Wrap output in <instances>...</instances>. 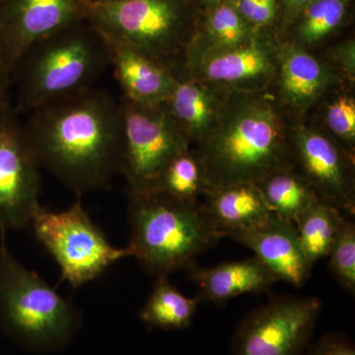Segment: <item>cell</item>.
Returning a JSON list of instances; mask_svg holds the SVG:
<instances>
[{
  "instance_id": "obj_14",
  "label": "cell",
  "mask_w": 355,
  "mask_h": 355,
  "mask_svg": "<svg viewBox=\"0 0 355 355\" xmlns=\"http://www.w3.org/2000/svg\"><path fill=\"white\" fill-rule=\"evenodd\" d=\"M233 239L251 249L279 282L300 287L309 279L313 266L306 258L293 222L272 214L260 225Z\"/></svg>"
},
{
  "instance_id": "obj_20",
  "label": "cell",
  "mask_w": 355,
  "mask_h": 355,
  "mask_svg": "<svg viewBox=\"0 0 355 355\" xmlns=\"http://www.w3.org/2000/svg\"><path fill=\"white\" fill-rule=\"evenodd\" d=\"M200 300L184 295L168 277H156L153 291L139 312L142 323L159 330L188 328L197 313Z\"/></svg>"
},
{
  "instance_id": "obj_13",
  "label": "cell",
  "mask_w": 355,
  "mask_h": 355,
  "mask_svg": "<svg viewBox=\"0 0 355 355\" xmlns=\"http://www.w3.org/2000/svg\"><path fill=\"white\" fill-rule=\"evenodd\" d=\"M196 80L259 92L279 73V51L260 39L211 53L188 65Z\"/></svg>"
},
{
  "instance_id": "obj_25",
  "label": "cell",
  "mask_w": 355,
  "mask_h": 355,
  "mask_svg": "<svg viewBox=\"0 0 355 355\" xmlns=\"http://www.w3.org/2000/svg\"><path fill=\"white\" fill-rule=\"evenodd\" d=\"M349 0H315L299 15L296 30L303 44H315L326 38L342 24Z\"/></svg>"
},
{
  "instance_id": "obj_6",
  "label": "cell",
  "mask_w": 355,
  "mask_h": 355,
  "mask_svg": "<svg viewBox=\"0 0 355 355\" xmlns=\"http://www.w3.org/2000/svg\"><path fill=\"white\" fill-rule=\"evenodd\" d=\"M29 227L57 263L60 280L73 288L98 279L114 263L132 257L128 245L118 248L109 242L80 198L60 211L40 205Z\"/></svg>"
},
{
  "instance_id": "obj_18",
  "label": "cell",
  "mask_w": 355,
  "mask_h": 355,
  "mask_svg": "<svg viewBox=\"0 0 355 355\" xmlns=\"http://www.w3.org/2000/svg\"><path fill=\"white\" fill-rule=\"evenodd\" d=\"M205 196L207 214L223 237L233 239L260 225L272 214L256 184L216 187Z\"/></svg>"
},
{
  "instance_id": "obj_2",
  "label": "cell",
  "mask_w": 355,
  "mask_h": 355,
  "mask_svg": "<svg viewBox=\"0 0 355 355\" xmlns=\"http://www.w3.org/2000/svg\"><path fill=\"white\" fill-rule=\"evenodd\" d=\"M200 144L198 155L210 190L257 184L272 173L295 166L277 107L258 92L233 90Z\"/></svg>"
},
{
  "instance_id": "obj_33",
  "label": "cell",
  "mask_w": 355,
  "mask_h": 355,
  "mask_svg": "<svg viewBox=\"0 0 355 355\" xmlns=\"http://www.w3.org/2000/svg\"><path fill=\"white\" fill-rule=\"evenodd\" d=\"M205 1H207V3H217V4H218L219 2H221V0H205Z\"/></svg>"
},
{
  "instance_id": "obj_35",
  "label": "cell",
  "mask_w": 355,
  "mask_h": 355,
  "mask_svg": "<svg viewBox=\"0 0 355 355\" xmlns=\"http://www.w3.org/2000/svg\"><path fill=\"white\" fill-rule=\"evenodd\" d=\"M2 1H3V0H0V2H2Z\"/></svg>"
},
{
  "instance_id": "obj_29",
  "label": "cell",
  "mask_w": 355,
  "mask_h": 355,
  "mask_svg": "<svg viewBox=\"0 0 355 355\" xmlns=\"http://www.w3.org/2000/svg\"><path fill=\"white\" fill-rule=\"evenodd\" d=\"M306 355H355L354 343L347 336L328 334L313 345Z\"/></svg>"
},
{
  "instance_id": "obj_16",
  "label": "cell",
  "mask_w": 355,
  "mask_h": 355,
  "mask_svg": "<svg viewBox=\"0 0 355 355\" xmlns=\"http://www.w3.org/2000/svg\"><path fill=\"white\" fill-rule=\"evenodd\" d=\"M189 279L197 286L200 301L224 305L231 299L248 293L268 291L279 282L256 257L203 268H189Z\"/></svg>"
},
{
  "instance_id": "obj_27",
  "label": "cell",
  "mask_w": 355,
  "mask_h": 355,
  "mask_svg": "<svg viewBox=\"0 0 355 355\" xmlns=\"http://www.w3.org/2000/svg\"><path fill=\"white\" fill-rule=\"evenodd\" d=\"M326 121L331 132L347 142L355 139V103L352 98L342 96L328 107Z\"/></svg>"
},
{
  "instance_id": "obj_5",
  "label": "cell",
  "mask_w": 355,
  "mask_h": 355,
  "mask_svg": "<svg viewBox=\"0 0 355 355\" xmlns=\"http://www.w3.org/2000/svg\"><path fill=\"white\" fill-rule=\"evenodd\" d=\"M0 230V328L36 354L67 347L81 327V313L11 253Z\"/></svg>"
},
{
  "instance_id": "obj_26",
  "label": "cell",
  "mask_w": 355,
  "mask_h": 355,
  "mask_svg": "<svg viewBox=\"0 0 355 355\" xmlns=\"http://www.w3.org/2000/svg\"><path fill=\"white\" fill-rule=\"evenodd\" d=\"M330 270L338 284L354 295L355 292V223L345 217L330 253Z\"/></svg>"
},
{
  "instance_id": "obj_15",
  "label": "cell",
  "mask_w": 355,
  "mask_h": 355,
  "mask_svg": "<svg viewBox=\"0 0 355 355\" xmlns=\"http://www.w3.org/2000/svg\"><path fill=\"white\" fill-rule=\"evenodd\" d=\"M99 33L108 46L111 67L123 98L146 106L165 104L177 80L171 70L121 40Z\"/></svg>"
},
{
  "instance_id": "obj_28",
  "label": "cell",
  "mask_w": 355,
  "mask_h": 355,
  "mask_svg": "<svg viewBox=\"0 0 355 355\" xmlns=\"http://www.w3.org/2000/svg\"><path fill=\"white\" fill-rule=\"evenodd\" d=\"M249 25L263 26L275 20L277 0H229Z\"/></svg>"
},
{
  "instance_id": "obj_10",
  "label": "cell",
  "mask_w": 355,
  "mask_h": 355,
  "mask_svg": "<svg viewBox=\"0 0 355 355\" xmlns=\"http://www.w3.org/2000/svg\"><path fill=\"white\" fill-rule=\"evenodd\" d=\"M24 121L11 100L0 104V230L29 227L41 205V174Z\"/></svg>"
},
{
  "instance_id": "obj_22",
  "label": "cell",
  "mask_w": 355,
  "mask_h": 355,
  "mask_svg": "<svg viewBox=\"0 0 355 355\" xmlns=\"http://www.w3.org/2000/svg\"><path fill=\"white\" fill-rule=\"evenodd\" d=\"M257 186L272 214L293 223L320 198L294 168L272 173Z\"/></svg>"
},
{
  "instance_id": "obj_4",
  "label": "cell",
  "mask_w": 355,
  "mask_h": 355,
  "mask_svg": "<svg viewBox=\"0 0 355 355\" xmlns=\"http://www.w3.org/2000/svg\"><path fill=\"white\" fill-rule=\"evenodd\" d=\"M128 246L144 272L168 277L195 265L198 254L223 238L205 205L156 191L128 193Z\"/></svg>"
},
{
  "instance_id": "obj_17",
  "label": "cell",
  "mask_w": 355,
  "mask_h": 355,
  "mask_svg": "<svg viewBox=\"0 0 355 355\" xmlns=\"http://www.w3.org/2000/svg\"><path fill=\"white\" fill-rule=\"evenodd\" d=\"M279 74L282 101L299 113L309 110L336 80L327 65L295 44L279 51Z\"/></svg>"
},
{
  "instance_id": "obj_21",
  "label": "cell",
  "mask_w": 355,
  "mask_h": 355,
  "mask_svg": "<svg viewBox=\"0 0 355 355\" xmlns=\"http://www.w3.org/2000/svg\"><path fill=\"white\" fill-rule=\"evenodd\" d=\"M252 38L251 25L243 19L232 4L219 2L210 13L202 38L189 44L187 64H193L211 53L241 46Z\"/></svg>"
},
{
  "instance_id": "obj_34",
  "label": "cell",
  "mask_w": 355,
  "mask_h": 355,
  "mask_svg": "<svg viewBox=\"0 0 355 355\" xmlns=\"http://www.w3.org/2000/svg\"><path fill=\"white\" fill-rule=\"evenodd\" d=\"M95 1H116V0H95Z\"/></svg>"
},
{
  "instance_id": "obj_24",
  "label": "cell",
  "mask_w": 355,
  "mask_h": 355,
  "mask_svg": "<svg viewBox=\"0 0 355 355\" xmlns=\"http://www.w3.org/2000/svg\"><path fill=\"white\" fill-rule=\"evenodd\" d=\"M209 190L200 158L188 150L173 159L149 191H159L181 202H197L198 196Z\"/></svg>"
},
{
  "instance_id": "obj_7",
  "label": "cell",
  "mask_w": 355,
  "mask_h": 355,
  "mask_svg": "<svg viewBox=\"0 0 355 355\" xmlns=\"http://www.w3.org/2000/svg\"><path fill=\"white\" fill-rule=\"evenodd\" d=\"M83 18L165 65L181 50L186 26L183 0H86Z\"/></svg>"
},
{
  "instance_id": "obj_12",
  "label": "cell",
  "mask_w": 355,
  "mask_h": 355,
  "mask_svg": "<svg viewBox=\"0 0 355 355\" xmlns=\"http://www.w3.org/2000/svg\"><path fill=\"white\" fill-rule=\"evenodd\" d=\"M294 160L318 197L354 214V183L349 159L324 135L300 127L293 135Z\"/></svg>"
},
{
  "instance_id": "obj_31",
  "label": "cell",
  "mask_w": 355,
  "mask_h": 355,
  "mask_svg": "<svg viewBox=\"0 0 355 355\" xmlns=\"http://www.w3.org/2000/svg\"><path fill=\"white\" fill-rule=\"evenodd\" d=\"M315 0H284V19L286 23L297 20L299 15Z\"/></svg>"
},
{
  "instance_id": "obj_19",
  "label": "cell",
  "mask_w": 355,
  "mask_h": 355,
  "mask_svg": "<svg viewBox=\"0 0 355 355\" xmlns=\"http://www.w3.org/2000/svg\"><path fill=\"white\" fill-rule=\"evenodd\" d=\"M222 102L197 80L177 79L165 103L187 139L202 142L216 125Z\"/></svg>"
},
{
  "instance_id": "obj_8",
  "label": "cell",
  "mask_w": 355,
  "mask_h": 355,
  "mask_svg": "<svg viewBox=\"0 0 355 355\" xmlns=\"http://www.w3.org/2000/svg\"><path fill=\"white\" fill-rule=\"evenodd\" d=\"M123 114V157L128 193L149 191L161 173L180 154L189 150V139L165 104L146 106L125 98Z\"/></svg>"
},
{
  "instance_id": "obj_11",
  "label": "cell",
  "mask_w": 355,
  "mask_h": 355,
  "mask_svg": "<svg viewBox=\"0 0 355 355\" xmlns=\"http://www.w3.org/2000/svg\"><path fill=\"white\" fill-rule=\"evenodd\" d=\"M86 0L0 2V58L12 69L32 44L83 19Z\"/></svg>"
},
{
  "instance_id": "obj_1",
  "label": "cell",
  "mask_w": 355,
  "mask_h": 355,
  "mask_svg": "<svg viewBox=\"0 0 355 355\" xmlns=\"http://www.w3.org/2000/svg\"><path fill=\"white\" fill-rule=\"evenodd\" d=\"M25 121L41 168L78 197L107 188L123 157L121 103L95 87L34 110Z\"/></svg>"
},
{
  "instance_id": "obj_32",
  "label": "cell",
  "mask_w": 355,
  "mask_h": 355,
  "mask_svg": "<svg viewBox=\"0 0 355 355\" xmlns=\"http://www.w3.org/2000/svg\"><path fill=\"white\" fill-rule=\"evenodd\" d=\"M11 70L0 58V104L10 99Z\"/></svg>"
},
{
  "instance_id": "obj_23",
  "label": "cell",
  "mask_w": 355,
  "mask_h": 355,
  "mask_svg": "<svg viewBox=\"0 0 355 355\" xmlns=\"http://www.w3.org/2000/svg\"><path fill=\"white\" fill-rule=\"evenodd\" d=\"M345 217L342 210L319 198L294 222L311 266L328 257Z\"/></svg>"
},
{
  "instance_id": "obj_30",
  "label": "cell",
  "mask_w": 355,
  "mask_h": 355,
  "mask_svg": "<svg viewBox=\"0 0 355 355\" xmlns=\"http://www.w3.org/2000/svg\"><path fill=\"white\" fill-rule=\"evenodd\" d=\"M336 62L345 70L350 79L355 76V44L354 40L345 42L338 46L335 51Z\"/></svg>"
},
{
  "instance_id": "obj_9",
  "label": "cell",
  "mask_w": 355,
  "mask_h": 355,
  "mask_svg": "<svg viewBox=\"0 0 355 355\" xmlns=\"http://www.w3.org/2000/svg\"><path fill=\"white\" fill-rule=\"evenodd\" d=\"M322 309L317 297L273 298L244 317L233 355H304Z\"/></svg>"
},
{
  "instance_id": "obj_3",
  "label": "cell",
  "mask_w": 355,
  "mask_h": 355,
  "mask_svg": "<svg viewBox=\"0 0 355 355\" xmlns=\"http://www.w3.org/2000/svg\"><path fill=\"white\" fill-rule=\"evenodd\" d=\"M83 21L32 44L14 64L10 99L18 113L93 88L111 67L106 42Z\"/></svg>"
}]
</instances>
